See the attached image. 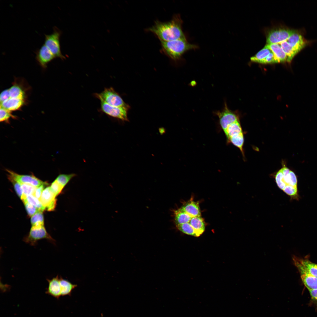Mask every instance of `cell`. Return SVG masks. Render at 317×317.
<instances>
[{"instance_id":"6da1fadb","label":"cell","mask_w":317,"mask_h":317,"mask_svg":"<svg viewBox=\"0 0 317 317\" xmlns=\"http://www.w3.org/2000/svg\"><path fill=\"white\" fill-rule=\"evenodd\" d=\"M183 21L180 15L176 14L170 21H156L146 31L154 34L161 41H168L185 38L182 29Z\"/></svg>"},{"instance_id":"603a6c76","label":"cell","mask_w":317,"mask_h":317,"mask_svg":"<svg viewBox=\"0 0 317 317\" xmlns=\"http://www.w3.org/2000/svg\"><path fill=\"white\" fill-rule=\"evenodd\" d=\"M9 90L10 98L24 100L26 97L25 92L18 85H13Z\"/></svg>"},{"instance_id":"44dd1931","label":"cell","mask_w":317,"mask_h":317,"mask_svg":"<svg viewBox=\"0 0 317 317\" xmlns=\"http://www.w3.org/2000/svg\"><path fill=\"white\" fill-rule=\"evenodd\" d=\"M189 223L194 229L199 236L202 235L205 230V223L201 216L193 217Z\"/></svg>"},{"instance_id":"836d02e7","label":"cell","mask_w":317,"mask_h":317,"mask_svg":"<svg viewBox=\"0 0 317 317\" xmlns=\"http://www.w3.org/2000/svg\"><path fill=\"white\" fill-rule=\"evenodd\" d=\"M23 203L27 213L29 216H32L37 212L41 211L36 207L26 201L23 202Z\"/></svg>"},{"instance_id":"52a82bcc","label":"cell","mask_w":317,"mask_h":317,"mask_svg":"<svg viewBox=\"0 0 317 317\" xmlns=\"http://www.w3.org/2000/svg\"><path fill=\"white\" fill-rule=\"evenodd\" d=\"M43 239H46L52 243L55 242L54 240L47 232L44 226L37 228L31 227L28 235L24 237L23 241L31 245L34 246L38 241Z\"/></svg>"},{"instance_id":"ba28073f","label":"cell","mask_w":317,"mask_h":317,"mask_svg":"<svg viewBox=\"0 0 317 317\" xmlns=\"http://www.w3.org/2000/svg\"><path fill=\"white\" fill-rule=\"evenodd\" d=\"M295 31L284 28L272 29L267 36V44H279L286 41Z\"/></svg>"},{"instance_id":"5bb4252c","label":"cell","mask_w":317,"mask_h":317,"mask_svg":"<svg viewBox=\"0 0 317 317\" xmlns=\"http://www.w3.org/2000/svg\"><path fill=\"white\" fill-rule=\"evenodd\" d=\"M48 286L45 293L59 299L61 295V288L60 283V277L58 275L51 279H47Z\"/></svg>"},{"instance_id":"cb8c5ba5","label":"cell","mask_w":317,"mask_h":317,"mask_svg":"<svg viewBox=\"0 0 317 317\" xmlns=\"http://www.w3.org/2000/svg\"><path fill=\"white\" fill-rule=\"evenodd\" d=\"M279 44L287 55V62H291L299 52L291 47L286 41Z\"/></svg>"},{"instance_id":"7402d4cb","label":"cell","mask_w":317,"mask_h":317,"mask_svg":"<svg viewBox=\"0 0 317 317\" xmlns=\"http://www.w3.org/2000/svg\"><path fill=\"white\" fill-rule=\"evenodd\" d=\"M242 132V129L239 120L230 124L224 131L228 139L235 136Z\"/></svg>"},{"instance_id":"83f0119b","label":"cell","mask_w":317,"mask_h":317,"mask_svg":"<svg viewBox=\"0 0 317 317\" xmlns=\"http://www.w3.org/2000/svg\"><path fill=\"white\" fill-rule=\"evenodd\" d=\"M22 191V195L21 198L23 201L27 197L30 195H33L36 187L28 184H21Z\"/></svg>"},{"instance_id":"2e32d148","label":"cell","mask_w":317,"mask_h":317,"mask_svg":"<svg viewBox=\"0 0 317 317\" xmlns=\"http://www.w3.org/2000/svg\"><path fill=\"white\" fill-rule=\"evenodd\" d=\"M181 208L192 217L201 216L199 203L198 202L193 201H189L183 204Z\"/></svg>"},{"instance_id":"74e56055","label":"cell","mask_w":317,"mask_h":317,"mask_svg":"<svg viewBox=\"0 0 317 317\" xmlns=\"http://www.w3.org/2000/svg\"><path fill=\"white\" fill-rule=\"evenodd\" d=\"M48 185V184H43L39 187L36 188L34 193L33 195L37 198L40 200L42 193L45 189L44 188L45 186Z\"/></svg>"},{"instance_id":"7a4b0ae2","label":"cell","mask_w":317,"mask_h":317,"mask_svg":"<svg viewBox=\"0 0 317 317\" xmlns=\"http://www.w3.org/2000/svg\"><path fill=\"white\" fill-rule=\"evenodd\" d=\"M274 178L278 188L288 195L291 200H299L298 181L293 171L284 165L275 174Z\"/></svg>"},{"instance_id":"9a60e30c","label":"cell","mask_w":317,"mask_h":317,"mask_svg":"<svg viewBox=\"0 0 317 317\" xmlns=\"http://www.w3.org/2000/svg\"><path fill=\"white\" fill-rule=\"evenodd\" d=\"M286 41L298 52L305 47L306 43L302 36L296 30Z\"/></svg>"},{"instance_id":"f1b7e54d","label":"cell","mask_w":317,"mask_h":317,"mask_svg":"<svg viewBox=\"0 0 317 317\" xmlns=\"http://www.w3.org/2000/svg\"><path fill=\"white\" fill-rule=\"evenodd\" d=\"M234 145L239 149L243 155V146L244 142V136L242 132L229 139Z\"/></svg>"},{"instance_id":"d4e9b609","label":"cell","mask_w":317,"mask_h":317,"mask_svg":"<svg viewBox=\"0 0 317 317\" xmlns=\"http://www.w3.org/2000/svg\"><path fill=\"white\" fill-rule=\"evenodd\" d=\"M272 52L266 45L261 50L250 58L252 61L261 63L262 61Z\"/></svg>"},{"instance_id":"4dcf8cb0","label":"cell","mask_w":317,"mask_h":317,"mask_svg":"<svg viewBox=\"0 0 317 317\" xmlns=\"http://www.w3.org/2000/svg\"><path fill=\"white\" fill-rule=\"evenodd\" d=\"M25 201L33 205L42 212L45 210V208L42 205L40 201L32 195L28 196L26 199L23 200V202Z\"/></svg>"},{"instance_id":"1f68e13d","label":"cell","mask_w":317,"mask_h":317,"mask_svg":"<svg viewBox=\"0 0 317 317\" xmlns=\"http://www.w3.org/2000/svg\"><path fill=\"white\" fill-rule=\"evenodd\" d=\"M11 111L0 107V121L1 122H8L11 117H14L11 114Z\"/></svg>"},{"instance_id":"e0dca14e","label":"cell","mask_w":317,"mask_h":317,"mask_svg":"<svg viewBox=\"0 0 317 317\" xmlns=\"http://www.w3.org/2000/svg\"><path fill=\"white\" fill-rule=\"evenodd\" d=\"M24 100L9 98L1 103V106L10 111L18 110L23 105Z\"/></svg>"},{"instance_id":"30bf717a","label":"cell","mask_w":317,"mask_h":317,"mask_svg":"<svg viewBox=\"0 0 317 317\" xmlns=\"http://www.w3.org/2000/svg\"><path fill=\"white\" fill-rule=\"evenodd\" d=\"M101 111L106 114L112 117L127 121V106L120 107L111 106L105 102L100 101Z\"/></svg>"},{"instance_id":"e575fe53","label":"cell","mask_w":317,"mask_h":317,"mask_svg":"<svg viewBox=\"0 0 317 317\" xmlns=\"http://www.w3.org/2000/svg\"><path fill=\"white\" fill-rule=\"evenodd\" d=\"M31 222L32 225L37 222L44 223L43 215L42 212L39 211L32 216Z\"/></svg>"},{"instance_id":"ffe728a7","label":"cell","mask_w":317,"mask_h":317,"mask_svg":"<svg viewBox=\"0 0 317 317\" xmlns=\"http://www.w3.org/2000/svg\"><path fill=\"white\" fill-rule=\"evenodd\" d=\"M60 283L61 288V296H70L73 290L77 287L76 284H73L68 281L60 277Z\"/></svg>"},{"instance_id":"8992f818","label":"cell","mask_w":317,"mask_h":317,"mask_svg":"<svg viewBox=\"0 0 317 317\" xmlns=\"http://www.w3.org/2000/svg\"><path fill=\"white\" fill-rule=\"evenodd\" d=\"M292 260L294 265L297 268L304 284L308 290L317 289V278L310 274L299 262L298 257L293 256Z\"/></svg>"},{"instance_id":"f35d334b","label":"cell","mask_w":317,"mask_h":317,"mask_svg":"<svg viewBox=\"0 0 317 317\" xmlns=\"http://www.w3.org/2000/svg\"><path fill=\"white\" fill-rule=\"evenodd\" d=\"M10 98L9 89L3 91L0 95V103H1Z\"/></svg>"},{"instance_id":"5b68a950","label":"cell","mask_w":317,"mask_h":317,"mask_svg":"<svg viewBox=\"0 0 317 317\" xmlns=\"http://www.w3.org/2000/svg\"><path fill=\"white\" fill-rule=\"evenodd\" d=\"M95 96L100 101L112 106L120 107L127 106L122 98L112 87L106 88L100 93Z\"/></svg>"},{"instance_id":"ab89813d","label":"cell","mask_w":317,"mask_h":317,"mask_svg":"<svg viewBox=\"0 0 317 317\" xmlns=\"http://www.w3.org/2000/svg\"><path fill=\"white\" fill-rule=\"evenodd\" d=\"M308 291L312 300L317 303V289Z\"/></svg>"},{"instance_id":"8d00e7d4","label":"cell","mask_w":317,"mask_h":317,"mask_svg":"<svg viewBox=\"0 0 317 317\" xmlns=\"http://www.w3.org/2000/svg\"><path fill=\"white\" fill-rule=\"evenodd\" d=\"M278 63L274 54L272 51L262 61V64H271Z\"/></svg>"},{"instance_id":"4316f807","label":"cell","mask_w":317,"mask_h":317,"mask_svg":"<svg viewBox=\"0 0 317 317\" xmlns=\"http://www.w3.org/2000/svg\"><path fill=\"white\" fill-rule=\"evenodd\" d=\"M176 226L178 230L185 234L195 237L199 236L189 222L176 225Z\"/></svg>"},{"instance_id":"277c9868","label":"cell","mask_w":317,"mask_h":317,"mask_svg":"<svg viewBox=\"0 0 317 317\" xmlns=\"http://www.w3.org/2000/svg\"><path fill=\"white\" fill-rule=\"evenodd\" d=\"M53 32L50 34H45L44 44L48 48L55 58L62 59L65 58L61 52L60 38L61 32L56 27L53 28Z\"/></svg>"},{"instance_id":"d590c367","label":"cell","mask_w":317,"mask_h":317,"mask_svg":"<svg viewBox=\"0 0 317 317\" xmlns=\"http://www.w3.org/2000/svg\"><path fill=\"white\" fill-rule=\"evenodd\" d=\"M8 178L12 183L16 194L21 198L22 195L21 184L11 178L9 177H8Z\"/></svg>"},{"instance_id":"9c48e42d","label":"cell","mask_w":317,"mask_h":317,"mask_svg":"<svg viewBox=\"0 0 317 317\" xmlns=\"http://www.w3.org/2000/svg\"><path fill=\"white\" fill-rule=\"evenodd\" d=\"M215 113L219 118L220 124L224 132L230 124L239 120L237 114L229 109L226 103L222 110L216 111Z\"/></svg>"},{"instance_id":"d6986e66","label":"cell","mask_w":317,"mask_h":317,"mask_svg":"<svg viewBox=\"0 0 317 317\" xmlns=\"http://www.w3.org/2000/svg\"><path fill=\"white\" fill-rule=\"evenodd\" d=\"M176 225L189 222L192 217L181 208L173 211Z\"/></svg>"},{"instance_id":"7c38bea8","label":"cell","mask_w":317,"mask_h":317,"mask_svg":"<svg viewBox=\"0 0 317 317\" xmlns=\"http://www.w3.org/2000/svg\"><path fill=\"white\" fill-rule=\"evenodd\" d=\"M56 196L50 189V186L43 191L40 201L45 210L48 211H53L56 205Z\"/></svg>"},{"instance_id":"d6a6232c","label":"cell","mask_w":317,"mask_h":317,"mask_svg":"<svg viewBox=\"0 0 317 317\" xmlns=\"http://www.w3.org/2000/svg\"><path fill=\"white\" fill-rule=\"evenodd\" d=\"M64 187L55 179L50 186L51 190L56 197L61 193Z\"/></svg>"},{"instance_id":"f546056e","label":"cell","mask_w":317,"mask_h":317,"mask_svg":"<svg viewBox=\"0 0 317 317\" xmlns=\"http://www.w3.org/2000/svg\"><path fill=\"white\" fill-rule=\"evenodd\" d=\"M76 175L75 174L73 173L60 174L58 176L55 180L64 187Z\"/></svg>"},{"instance_id":"484cf974","label":"cell","mask_w":317,"mask_h":317,"mask_svg":"<svg viewBox=\"0 0 317 317\" xmlns=\"http://www.w3.org/2000/svg\"><path fill=\"white\" fill-rule=\"evenodd\" d=\"M300 262L311 275L317 278V264L308 259L298 258Z\"/></svg>"},{"instance_id":"4fadbf2b","label":"cell","mask_w":317,"mask_h":317,"mask_svg":"<svg viewBox=\"0 0 317 317\" xmlns=\"http://www.w3.org/2000/svg\"><path fill=\"white\" fill-rule=\"evenodd\" d=\"M36 59L43 68L47 67V64L55 58L48 48L44 44L36 52Z\"/></svg>"},{"instance_id":"ac0fdd59","label":"cell","mask_w":317,"mask_h":317,"mask_svg":"<svg viewBox=\"0 0 317 317\" xmlns=\"http://www.w3.org/2000/svg\"><path fill=\"white\" fill-rule=\"evenodd\" d=\"M266 45L273 53L278 63L287 62V55L279 44H272Z\"/></svg>"},{"instance_id":"3957f363","label":"cell","mask_w":317,"mask_h":317,"mask_svg":"<svg viewBox=\"0 0 317 317\" xmlns=\"http://www.w3.org/2000/svg\"><path fill=\"white\" fill-rule=\"evenodd\" d=\"M161 51L171 59L176 60L187 51L197 49L198 47L189 43L186 38L168 41H161Z\"/></svg>"},{"instance_id":"8fae6325","label":"cell","mask_w":317,"mask_h":317,"mask_svg":"<svg viewBox=\"0 0 317 317\" xmlns=\"http://www.w3.org/2000/svg\"><path fill=\"white\" fill-rule=\"evenodd\" d=\"M8 173V177L12 178L20 184H28L36 188L43 184H48L36 178L33 175H26L18 174L12 171L6 169Z\"/></svg>"}]
</instances>
